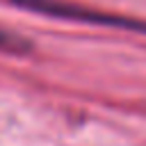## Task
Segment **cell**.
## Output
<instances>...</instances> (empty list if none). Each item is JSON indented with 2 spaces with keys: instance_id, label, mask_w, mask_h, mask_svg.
I'll return each mask as SVG.
<instances>
[{
  "instance_id": "1",
  "label": "cell",
  "mask_w": 146,
  "mask_h": 146,
  "mask_svg": "<svg viewBox=\"0 0 146 146\" xmlns=\"http://www.w3.org/2000/svg\"><path fill=\"white\" fill-rule=\"evenodd\" d=\"M36 9L41 14H48V16H55V18H68V21H82V23H96V25H112V27H125V30L146 32V21L103 14V11L87 9V7L66 2V0H36Z\"/></svg>"
},
{
  "instance_id": "2",
  "label": "cell",
  "mask_w": 146,
  "mask_h": 146,
  "mask_svg": "<svg viewBox=\"0 0 146 146\" xmlns=\"http://www.w3.org/2000/svg\"><path fill=\"white\" fill-rule=\"evenodd\" d=\"M30 48H32L30 39H25V36H21L18 32H11V30H7V27L0 25V50H2V52L23 55V52H27Z\"/></svg>"
}]
</instances>
